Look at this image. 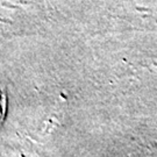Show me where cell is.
<instances>
[{
	"label": "cell",
	"instance_id": "1",
	"mask_svg": "<svg viewBox=\"0 0 157 157\" xmlns=\"http://www.w3.org/2000/svg\"><path fill=\"white\" fill-rule=\"evenodd\" d=\"M6 113H7V97L5 91L0 86V126L5 120Z\"/></svg>",
	"mask_w": 157,
	"mask_h": 157
}]
</instances>
